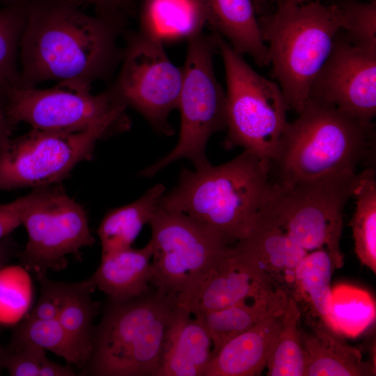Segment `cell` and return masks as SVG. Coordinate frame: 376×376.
Wrapping results in <instances>:
<instances>
[{
    "label": "cell",
    "instance_id": "38",
    "mask_svg": "<svg viewBox=\"0 0 376 376\" xmlns=\"http://www.w3.org/2000/svg\"><path fill=\"white\" fill-rule=\"evenodd\" d=\"M17 125L7 114L4 107L0 104V147L11 137Z\"/></svg>",
    "mask_w": 376,
    "mask_h": 376
},
{
    "label": "cell",
    "instance_id": "8",
    "mask_svg": "<svg viewBox=\"0 0 376 376\" xmlns=\"http://www.w3.org/2000/svg\"><path fill=\"white\" fill-rule=\"evenodd\" d=\"M217 43L226 81L224 147H241L271 162L290 108L278 84L256 72L219 35Z\"/></svg>",
    "mask_w": 376,
    "mask_h": 376
},
{
    "label": "cell",
    "instance_id": "5",
    "mask_svg": "<svg viewBox=\"0 0 376 376\" xmlns=\"http://www.w3.org/2000/svg\"><path fill=\"white\" fill-rule=\"evenodd\" d=\"M94 328L85 375L155 376L176 296L155 292L121 300L109 299Z\"/></svg>",
    "mask_w": 376,
    "mask_h": 376
},
{
    "label": "cell",
    "instance_id": "14",
    "mask_svg": "<svg viewBox=\"0 0 376 376\" xmlns=\"http://www.w3.org/2000/svg\"><path fill=\"white\" fill-rule=\"evenodd\" d=\"M338 32L308 98L328 102L362 123H373L376 115V52L354 46Z\"/></svg>",
    "mask_w": 376,
    "mask_h": 376
},
{
    "label": "cell",
    "instance_id": "24",
    "mask_svg": "<svg viewBox=\"0 0 376 376\" xmlns=\"http://www.w3.org/2000/svg\"><path fill=\"white\" fill-rule=\"evenodd\" d=\"M333 270L326 249L308 252L295 269L290 296L297 301L306 303L318 320L340 332L334 316V296L330 284Z\"/></svg>",
    "mask_w": 376,
    "mask_h": 376
},
{
    "label": "cell",
    "instance_id": "1",
    "mask_svg": "<svg viewBox=\"0 0 376 376\" xmlns=\"http://www.w3.org/2000/svg\"><path fill=\"white\" fill-rule=\"evenodd\" d=\"M124 26L91 15L72 0H27L19 64L20 87L55 81L91 91L120 63L118 42Z\"/></svg>",
    "mask_w": 376,
    "mask_h": 376
},
{
    "label": "cell",
    "instance_id": "4",
    "mask_svg": "<svg viewBox=\"0 0 376 376\" xmlns=\"http://www.w3.org/2000/svg\"><path fill=\"white\" fill-rule=\"evenodd\" d=\"M258 23L273 75L289 108L299 113L341 30L339 8L336 3L319 0L279 5L274 11L258 15Z\"/></svg>",
    "mask_w": 376,
    "mask_h": 376
},
{
    "label": "cell",
    "instance_id": "37",
    "mask_svg": "<svg viewBox=\"0 0 376 376\" xmlns=\"http://www.w3.org/2000/svg\"><path fill=\"white\" fill-rule=\"evenodd\" d=\"M76 373L70 365L62 366L50 361L47 357L44 361L39 376H75Z\"/></svg>",
    "mask_w": 376,
    "mask_h": 376
},
{
    "label": "cell",
    "instance_id": "19",
    "mask_svg": "<svg viewBox=\"0 0 376 376\" xmlns=\"http://www.w3.org/2000/svg\"><path fill=\"white\" fill-rule=\"evenodd\" d=\"M282 315L269 318L225 343L212 357L205 376L259 375L273 352Z\"/></svg>",
    "mask_w": 376,
    "mask_h": 376
},
{
    "label": "cell",
    "instance_id": "31",
    "mask_svg": "<svg viewBox=\"0 0 376 376\" xmlns=\"http://www.w3.org/2000/svg\"><path fill=\"white\" fill-rule=\"evenodd\" d=\"M345 38L355 47L376 52V1L346 0L336 3Z\"/></svg>",
    "mask_w": 376,
    "mask_h": 376
},
{
    "label": "cell",
    "instance_id": "11",
    "mask_svg": "<svg viewBox=\"0 0 376 376\" xmlns=\"http://www.w3.org/2000/svg\"><path fill=\"white\" fill-rule=\"evenodd\" d=\"M151 227L152 283L175 296L196 287L229 247L188 215L157 205Z\"/></svg>",
    "mask_w": 376,
    "mask_h": 376
},
{
    "label": "cell",
    "instance_id": "32",
    "mask_svg": "<svg viewBox=\"0 0 376 376\" xmlns=\"http://www.w3.org/2000/svg\"><path fill=\"white\" fill-rule=\"evenodd\" d=\"M46 358L44 348L29 342L12 344L7 349L0 347V367L11 376H39Z\"/></svg>",
    "mask_w": 376,
    "mask_h": 376
},
{
    "label": "cell",
    "instance_id": "29",
    "mask_svg": "<svg viewBox=\"0 0 376 376\" xmlns=\"http://www.w3.org/2000/svg\"><path fill=\"white\" fill-rule=\"evenodd\" d=\"M301 311L289 295L281 329L266 367L268 376H304L306 359L301 338Z\"/></svg>",
    "mask_w": 376,
    "mask_h": 376
},
{
    "label": "cell",
    "instance_id": "27",
    "mask_svg": "<svg viewBox=\"0 0 376 376\" xmlns=\"http://www.w3.org/2000/svg\"><path fill=\"white\" fill-rule=\"evenodd\" d=\"M27 0H15L0 8V104L9 91L20 87L19 49L26 15Z\"/></svg>",
    "mask_w": 376,
    "mask_h": 376
},
{
    "label": "cell",
    "instance_id": "12",
    "mask_svg": "<svg viewBox=\"0 0 376 376\" xmlns=\"http://www.w3.org/2000/svg\"><path fill=\"white\" fill-rule=\"evenodd\" d=\"M120 63L118 75L109 88L156 131L171 135L173 129L169 116L178 107L182 68L171 62L164 44L139 31L126 35Z\"/></svg>",
    "mask_w": 376,
    "mask_h": 376
},
{
    "label": "cell",
    "instance_id": "15",
    "mask_svg": "<svg viewBox=\"0 0 376 376\" xmlns=\"http://www.w3.org/2000/svg\"><path fill=\"white\" fill-rule=\"evenodd\" d=\"M274 285L258 275L230 246L209 274L192 290L176 296V303L194 315L219 310L262 295Z\"/></svg>",
    "mask_w": 376,
    "mask_h": 376
},
{
    "label": "cell",
    "instance_id": "10",
    "mask_svg": "<svg viewBox=\"0 0 376 376\" xmlns=\"http://www.w3.org/2000/svg\"><path fill=\"white\" fill-rule=\"evenodd\" d=\"M129 128L117 123L75 132L31 128L10 137L0 147V191L58 184L92 158L98 141Z\"/></svg>",
    "mask_w": 376,
    "mask_h": 376
},
{
    "label": "cell",
    "instance_id": "22",
    "mask_svg": "<svg viewBox=\"0 0 376 376\" xmlns=\"http://www.w3.org/2000/svg\"><path fill=\"white\" fill-rule=\"evenodd\" d=\"M288 297L283 288L276 287L233 306L196 315L211 338L212 357L234 337L269 318L282 315Z\"/></svg>",
    "mask_w": 376,
    "mask_h": 376
},
{
    "label": "cell",
    "instance_id": "9",
    "mask_svg": "<svg viewBox=\"0 0 376 376\" xmlns=\"http://www.w3.org/2000/svg\"><path fill=\"white\" fill-rule=\"evenodd\" d=\"M11 203L28 233L26 245L19 253L28 271L62 270L68 265L67 256L80 260V250L95 242L83 206L59 183L33 188Z\"/></svg>",
    "mask_w": 376,
    "mask_h": 376
},
{
    "label": "cell",
    "instance_id": "34",
    "mask_svg": "<svg viewBox=\"0 0 376 376\" xmlns=\"http://www.w3.org/2000/svg\"><path fill=\"white\" fill-rule=\"evenodd\" d=\"M36 274V279L40 285V296L29 317L40 320L57 319L65 283L52 281L44 273Z\"/></svg>",
    "mask_w": 376,
    "mask_h": 376
},
{
    "label": "cell",
    "instance_id": "25",
    "mask_svg": "<svg viewBox=\"0 0 376 376\" xmlns=\"http://www.w3.org/2000/svg\"><path fill=\"white\" fill-rule=\"evenodd\" d=\"M164 192L163 185H155L135 201L105 214L97 230L102 256L132 247L143 227L150 222Z\"/></svg>",
    "mask_w": 376,
    "mask_h": 376
},
{
    "label": "cell",
    "instance_id": "41",
    "mask_svg": "<svg viewBox=\"0 0 376 376\" xmlns=\"http://www.w3.org/2000/svg\"><path fill=\"white\" fill-rule=\"evenodd\" d=\"M279 5H299L308 1V0H271Z\"/></svg>",
    "mask_w": 376,
    "mask_h": 376
},
{
    "label": "cell",
    "instance_id": "42",
    "mask_svg": "<svg viewBox=\"0 0 376 376\" xmlns=\"http://www.w3.org/2000/svg\"><path fill=\"white\" fill-rule=\"evenodd\" d=\"M14 1H15V0H0V2L2 3L3 5H4V4L11 3V2Z\"/></svg>",
    "mask_w": 376,
    "mask_h": 376
},
{
    "label": "cell",
    "instance_id": "35",
    "mask_svg": "<svg viewBox=\"0 0 376 376\" xmlns=\"http://www.w3.org/2000/svg\"><path fill=\"white\" fill-rule=\"evenodd\" d=\"M79 6H91L95 15L125 25L129 17L135 13L139 0H72Z\"/></svg>",
    "mask_w": 376,
    "mask_h": 376
},
{
    "label": "cell",
    "instance_id": "43",
    "mask_svg": "<svg viewBox=\"0 0 376 376\" xmlns=\"http://www.w3.org/2000/svg\"><path fill=\"white\" fill-rule=\"evenodd\" d=\"M366 1H376V0H366Z\"/></svg>",
    "mask_w": 376,
    "mask_h": 376
},
{
    "label": "cell",
    "instance_id": "33",
    "mask_svg": "<svg viewBox=\"0 0 376 376\" xmlns=\"http://www.w3.org/2000/svg\"><path fill=\"white\" fill-rule=\"evenodd\" d=\"M3 267L0 269V322H10L25 308L26 296L18 268Z\"/></svg>",
    "mask_w": 376,
    "mask_h": 376
},
{
    "label": "cell",
    "instance_id": "44",
    "mask_svg": "<svg viewBox=\"0 0 376 376\" xmlns=\"http://www.w3.org/2000/svg\"><path fill=\"white\" fill-rule=\"evenodd\" d=\"M0 375H1V367H0Z\"/></svg>",
    "mask_w": 376,
    "mask_h": 376
},
{
    "label": "cell",
    "instance_id": "20",
    "mask_svg": "<svg viewBox=\"0 0 376 376\" xmlns=\"http://www.w3.org/2000/svg\"><path fill=\"white\" fill-rule=\"evenodd\" d=\"M207 25L226 39L240 54L252 57L259 66L269 65L267 47L260 35L253 0H203Z\"/></svg>",
    "mask_w": 376,
    "mask_h": 376
},
{
    "label": "cell",
    "instance_id": "23",
    "mask_svg": "<svg viewBox=\"0 0 376 376\" xmlns=\"http://www.w3.org/2000/svg\"><path fill=\"white\" fill-rule=\"evenodd\" d=\"M206 25L203 0H141L139 31L162 44L188 40Z\"/></svg>",
    "mask_w": 376,
    "mask_h": 376
},
{
    "label": "cell",
    "instance_id": "6",
    "mask_svg": "<svg viewBox=\"0 0 376 376\" xmlns=\"http://www.w3.org/2000/svg\"><path fill=\"white\" fill-rule=\"evenodd\" d=\"M363 172L331 173L288 186L274 182L260 212L306 251L326 249L334 269H340L343 211Z\"/></svg>",
    "mask_w": 376,
    "mask_h": 376
},
{
    "label": "cell",
    "instance_id": "39",
    "mask_svg": "<svg viewBox=\"0 0 376 376\" xmlns=\"http://www.w3.org/2000/svg\"><path fill=\"white\" fill-rule=\"evenodd\" d=\"M16 250V244L8 236L0 240V269L15 255Z\"/></svg>",
    "mask_w": 376,
    "mask_h": 376
},
{
    "label": "cell",
    "instance_id": "26",
    "mask_svg": "<svg viewBox=\"0 0 376 376\" xmlns=\"http://www.w3.org/2000/svg\"><path fill=\"white\" fill-rule=\"evenodd\" d=\"M351 221L355 253L362 265L376 273V179L373 168L363 169L354 196Z\"/></svg>",
    "mask_w": 376,
    "mask_h": 376
},
{
    "label": "cell",
    "instance_id": "13",
    "mask_svg": "<svg viewBox=\"0 0 376 376\" xmlns=\"http://www.w3.org/2000/svg\"><path fill=\"white\" fill-rule=\"evenodd\" d=\"M127 106L108 87L99 94L56 84L40 89L16 87L8 93L4 108L17 124L33 129L75 132L104 123L130 126Z\"/></svg>",
    "mask_w": 376,
    "mask_h": 376
},
{
    "label": "cell",
    "instance_id": "18",
    "mask_svg": "<svg viewBox=\"0 0 376 376\" xmlns=\"http://www.w3.org/2000/svg\"><path fill=\"white\" fill-rule=\"evenodd\" d=\"M306 366L304 376H370L375 366L364 361L361 351L350 345L340 332L320 320L311 331L301 330Z\"/></svg>",
    "mask_w": 376,
    "mask_h": 376
},
{
    "label": "cell",
    "instance_id": "30",
    "mask_svg": "<svg viewBox=\"0 0 376 376\" xmlns=\"http://www.w3.org/2000/svg\"><path fill=\"white\" fill-rule=\"evenodd\" d=\"M29 342L63 358L67 364L85 368L89 355L65 331L56 319L40 320L27 317L17 328L12 344Z\"/></svg>",
    "mask_w": 376,
    "mask_h": 376
},
{
    "label": "cell",
    "instance_id": "21",
    "mask_svg": "<svg viewBox=\"0 0 376 376\" xmlns=\"http://www.w3.org/2000/svg\"><path fill=\"white\" fill-rule=\"evenodd\" d=\"M152 244L141 249L132 247L101 258L97 270L88 278L110 300L121 301L149 292L152 283Z\"/></svg>",
    "mask_w": 376,
    "mask_h": 376
},
{
    "label": "cell",
    "instance_id": "40",
    "mask_svg": "<svg viewBox=\"0 0 376 376\" xmlns=\"http://www.w3.org/2000/svg\"><path fill=\"white\" fill-rule=\"evenodd\" d=\"M253 1L257 15L267 13V0H253Z\"/></svg>",
    "mask_w": 376,
    "mask_h": 376
},
{
    "label": "cell",
    "instance_id": "3",
    "mask_svg": "<svg viewBox=\"0 0 376 376\" xmlns=\"http://www.w3.org/2000/svg\"><path fill=\"white\" fill-rule=\"evenodd\" d=\"M374 125L336 106L309 97L298 117L286 123L270 166L288 186L331 173L358 172L373 150Z\"/></svg>",
    "mask_w": 376,
    "mask_h": 376
},
{
    "label": "cell",
    "instance_id": "7",
    "mask_svg": "<svg viewBox=\"0 0 376 376\" xmlns=\"http://www.w3.org/2000/svg\"><path fill=\"white\" fill-rule=\"evenodd\" d=\"M218 50L217 35L203 32L187 40L183 80L177 109L181 125L179 139L171 152L138 174L150 178L180 159L195 169L210 164L205 148L209 139L226 130V92L217 79L213 56Z\"/></svg>",
    "mask_w": 376,
    "mask_h": 376
},
{
    "label": "cell",
    "instance_id": "2",
    "mask_svg": "<svg viewBox=\"0 0 376 376\" xmlns=\"http://www.w3.org/2000/svg\"><path fill=\"white\" fill-rule=\"evenodd\" d=\"M270 162L249 150L218 166L183 168L158 205L184 213L232 246L249 233L274 189Z\"/></svg>",
    "mask_w": 376,
    "mask_h": 376
},
{
    "label": "cell",
    "instance_id": "28",
    "mask_svg": "<svg viewBox=\"0 0 376 376\" xmlns=\"http://www.w3.org/2000/svg\"><path fill=\"white\" fill-rule=\"evenodd\" d=\"M95 290L89 279L76 283H65L56 319L89 357L93 321L99 311V303L93 301L91 295Z\"/></svg>",
    "mask_w": 376,
    "mask_h": 376
},
{
    "label": "cell",
    "instance_id": "17",
    "mask_svg": "<svg viewBox=\"0 0 376 376\" xmlns=\"http://www.w3.org/2000/svg\"><path fill=\"white\" fill-rule=\"evenodd\" d=\"M212 350L201 319L177 305L155 376H205Z\"/></svg>",
    "mask_w": 376,
    "mask_h": 376
},
{
    "label": "cell",
    "instance_id": "16",
    "mask_svg": "<svg viewBox=\"0 0 376 376\" xmlns=\"http://www.w3.org/2000/svg\"><path fill=\"white\" fill-rule=\"evenodd\" d=\"M230 246L258 275L288 293L297 265L308 253L260 212L247 235Z\"/></svg>",
    "mask_w": 376,
    "mask_h": 376
},
{
    "label": "cell",
    "instance_id": "36",
    "mask_svg": "<svg viewBox=\"0 0 376 376\" xmlns=\"http://www.w3.org/2000/svg\"><path fill=\"white\" fill-rule=\"evenodd\" d=\"M21 225V220L12 203L0 204V240Z\"/></svg>",
    "mask_w": 376,
    "mask_h": 376
}]
</instances>
